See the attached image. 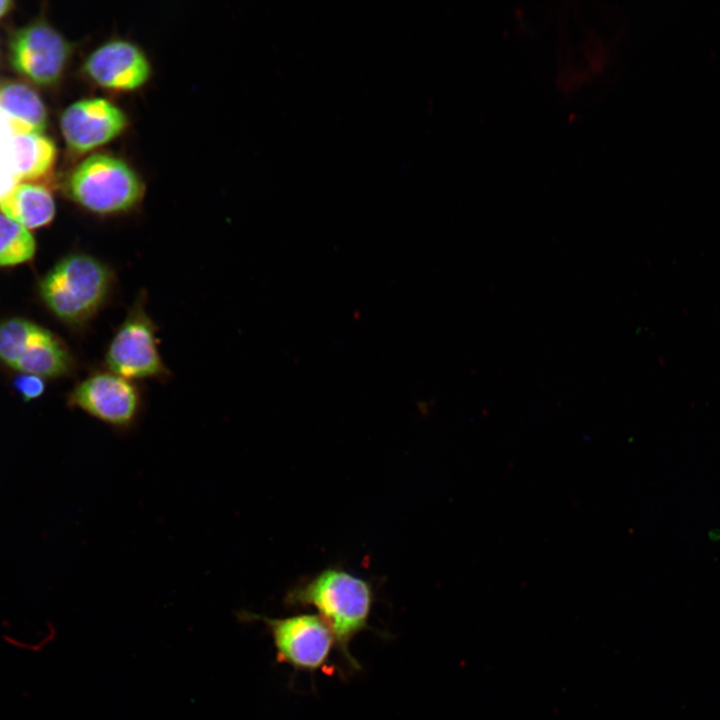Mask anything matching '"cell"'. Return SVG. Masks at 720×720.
I'll list each match as a JSON object with an SVG mask.
<instances>
[{"label":"cell","mask_w":720,"mask_h":720,"mask_svg":"<svg viewBox=\"0 0 720 720\" xmlns=\"http://www.w3.org/2000/svg\"><path fill=\"white\" fill-rule=\"evenodd\" d=\"M34 252L35 241L29 230L0 210V266L26 262Z\"/></svg>","instance_id":"cell-14"},{"label":"cell","mask_w":720,"mask_h":720,"mask_svg":"<svg viewBox=\"0 0 720 720\" xmlns=\"http://www.w3.org/2000/svg\"><path fill=\"white\" fill-rule=\"evenodd\" d=\"M0 210L26 229H35L53 220L56 206L46 186L24 182L0 198Z\"/></svg>","instance_id":"cell-12"},{"label":"cell","mask_w":720,"mask_h":720,"mask_svg":"<svg viewBox=\"0 0 720 720\" xmlns=\"http://www.w3.org/2000/svg\"><path fill=\"white\" fill-rule=\"evenodd\" d=\"M242 619L258 620L270 634L279 663L295 671L315 674L330 669V656L336 647L334 636L325 622L314 614H296L283 618H270L242 612Z\"/></svg>","instance_id":"cell-5"},{"label":"cell","mask_w":720,"mask_h":720,"mask_svg":"<svg viewBox=\"0 0 720 720\" xmlns=\"http://www.w3.org/2000/svg\"><path fill=\"white\" fill-rule=\"evenodd\" d=\"M13 386L25 401L39 398L45 390V383L42 377L26 373L17 376L13 381Z\"/></svg>","instance_id":"cell-16"},{"label":"cell","mask_w":720,"mask_h":720,"mask_svg":"<svg viewBox=\"0 0 720 720\" xmlns=\"http://www.w3.org/2000/svg\"><path fill=\"white\" fill-rule=\"evenodd\" d=\"M145 184L140 174L122 157L92 153L70 172L67 196L79 207L102 218H118L141 206Z\"/></svg>","instance_id":"cell-3"},{"label":"cell","mask_w":720,"mask_h":720,"mask_svg":"<svg viewBox=\"0 0 720 720\" xmlns=\"http://www.w3.org/2000/svg\"><path fill=\"white\" fill-rule=\"evenodd\" d=\"M158 326L147 311V294L141 290L115 329L104 353V367L139 382L167 380L170 370L159 350Z\"/></svg>","instance_id":"cell-4"},{"label":"cell","mask_w":720,"mask_h":720,"mask_svg":"<svg viewBox=\"0 0 720 720\" xmlns=\"http://www.w3.org/2000/svg\"><path fill=\"white\" fill-rule=\"evenodd\" d=\"M129 122L127 113L116 103L103 97H89L66 107L60 117V129L69 150L85 154L120 137Z\"/></svg>","instance_id":"cell-9"},{"label":"cell","mask_w":720,"mask_h":720,"mask_svg":"<svg viewBox=\"0 0 720 720\" xmlns=\"http://www.w3.org/2000/svg\"><path fill=\"white\" fill-rule=\"evenodd\" d=\"M288 608H314L331 630L349 672L361 670L350 643L369 629L374 602L371 584L342 568L328 567L294 585L284 598Z\"/></svg>","instance_id":"cell-1"},{"label":"cell","mask_w":720,"mask_h":720,"mask_svg":"<svg viewBox=\"0 0 720 720\" xmlns=\"http://www.w3.org/2000/svg\"><path fill=\"white\" fill-rule=\"evenodd\" d=\"M68 405L120 431L138 422L144 407L138 382L108 369H95L68 395Z\"/></svg>","instance_id":"cell-6"},{"label":"cell","mask_w":720,"mask_h":720,"mask_svg":"<svg viewBox=\"0 0 720 720\" xmlns=\"http://www.w3.org/2000/svg\"><path fill=\"white\" fill-rule=\"evenodd\" d=\"M13 369L42 378H57L73 371L74 359L58 336L35 325Z\"/></svg>","instance_id":"cell-10"},{"label":"cell","mask_w":720,"mask_h":720,"mask_svg":"<svg viewBox=\"0 0 720 720\" xmlns=\"http://www.w3.org/2000/svg\"><path fill=\"white\" fill-rule=\"evenodd\" d=\"M82 72L92 84L105 91L129 93L149 82L152 65L138 44L124 38H112L87 55Z\"/></svg>","instance_id":"cell-8"},{"label":"cell","mask_w":720,"mask_h":720,"mask_svg":"<svg viewBox=\"0 0 720 720\" xmlns=\"http://www.w3.org/2000/svg\"><path fill=\"white\" fill-rule=\"evenodd\" d=\"M0 112L14 134H42L47 126V111L38 94L28 85L7 81L0 85Z\"/></svg>","instance_id":"cell-11"},{"label":"cell","mask_w":720,"mask_h":720,"mask_svg":"<svg viewBox=\"0 0 720 720\" xmlns=\"http://www.w3.org/2000/svg\"><path fill=\"white\" fill-rule=\"evenodd\" d=\"M71 52V43L49 24L41 21L17 30L9 43L12 67L42 86L54 85L60 80Z\"/></svg>","instance_id":"cell-7"},{"label":"cell","mask_w":720,"mask_h":720,"mask_svg":"<svg viewBox=\"0 0 720 720\" xmlns=\"http://www.w3.org/2000/svg\"><path fill=\"white\" fill-rule=\"evenodd\" d=\"M117 288L113 267L87 253L63 257L40 283L41 297L51 312L64 323L80 328L112 302Z\"/></svg>","instance_id":"cell-2"},{"label":"cell","mask_w":720,"mask_h":720,"mask_svg":"<svg viewBox=\"0 0 720 720\" xmlns=\"http://www.w3.org/2000/svg\"><path fill=\"white\" fill-rule=\"evenodd\" d=\"M12 6L13 2L0 0V19L11 10Z\"/></svg>","instance_id":"cell-17"},{"label":"cell","mask_w":720,"mask_h":720,"mask_svg":"<svg viewBox=\"0 0 720 720\" xmlns=\"http://www.w3.org/2000/svg\"><path fill=\"white\" fill-rule=\"evenodd\" d=\"M13 145L17 158L16 180H40L54 168L57 148L49 137L42 134L16 135Z\"/></svg>","instance_id":"cell-13"},{"label":"cell","mask_w":720,"mask_h":720,"mask_svg":"<svg viewBox=\"0 0 720 720\" xmlns=\"http://www.w3.org/2000/svg\"><path fill=\"white\" fill-rule=\"evenodd\" d=\"M36 324L24 319H10L0 324V360L13 368Z\"/></svg>","instance_id":"cell-15"}]
</instances>
